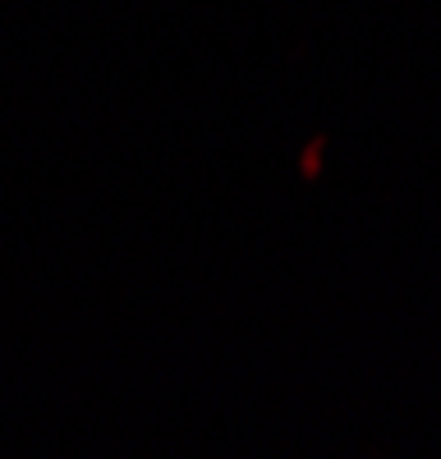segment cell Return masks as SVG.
<instances>
[{
  "label": "cell",
  "mask_w": 441,
  "mask_h": 459,
  "mask_svg": "<svg viewBox=\"0 0 441 459\" xmlns=\"http://www.w3.org/2000/svg\"><path fill=\"white\" fill-rule=\"evenodd\" d=\"M322 152H326V134H317V138L299 152V175H304V179H317V175H322Z\"/></svg>",
  "instance_id": "6da1fadb"
}]
</instances>
